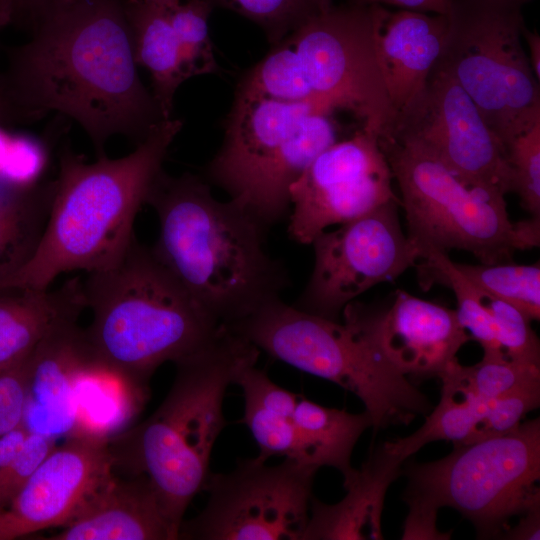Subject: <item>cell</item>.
I'll return each instance as SVG.
<instances>
[{
  "instance_id": "obj_1",
  "label": "cell",
  "mask_w": 540,
  "mask_h": 540,
  "mask_svg": "<svg viewBox=\"0 0 540 540\" xmlns=\"http://www.w3.org/2000/svg\"><path fill=\"white\" fill-rule=\"evenodd\" d=\"M11 48L0 91L18 123L76 121L97 156L115 135L143 142L165 119L142 83L123 0H63Z\"/></svg>"
},
{
  "instance_id": "obj_2",
  "label": "cell",
  "mask_w": 540,
  "mask_h": 540,
  "mask_svg": "<svg viewBox=\"0 0 540 540\" xmlns=\"http://www.w3.org/2000/svg\"><path fill=\"white\" fill-rule=\"evenodd\" d=\"M145 204L159 220L153 252L218 323L229 326L281 298L289 276L267 251L268 228L235 201L214 198L205 179L162 169Z\"/></svg>"
},
{
  "instance_id": "obj_3",
  "label": "cell",
  "mask_w": 540,
  "mask_h": 540,
  "mask_svg": "<svg viewBox=\"0 0 540 540\" xmlns=\"http://www.w3.org/2000/svg\"><path fill=\"white\" fill-rule=\"evenodd\" d=\"M183 121L164 120L130 154L93 163L67 145L40 242L28 262L0 280V289H47L65 272L110 267L133 239V224Z\"/></svg>"
},
{
  "instance_id": "obj_4",
  "label": "cell",
  "mask_w": 540,
  "mask_h": 540,
  "mask_svg": "<svg viewBox=\"0 0 540 540\" xmlns=\"http://www.w3.org/2000/svg\"><path fill=\"white\" fill-rule=\"evenodd\" d=\"M260 350L222 325L204 346L176 361L170 390L143 422L109 440L114 470L146 475L179 539L185 511L204 490L215 442L227 425L223 401Z\"/></svg>"
},
{
  "instance_id": "obj_5",
  "label": "cell",
  "mask_w": 540,
  "mask_h": 540,
  "mask_svg": "<svg viewBox=\"0 0 540 540\" xmlns=\"http://www.w3.org/2000/svg\"><path fill=\"white\" fill-rule=\"evenodd\" d=\"M82 289L95 361L138 385L149 386L161 364L198 350L222 326L135 236L117 262L88 273Z\"/></svg>"
},
{
  "instance_id": "obj_6",
  "label": "cell",
  "mask_w": 540,
  "mask_h": 540,
  "mask_svg": "<svg viewBox=\"0 0 540 540\" xmlns=\"http://www.w3.org/2000/svg\"><path fill=\"white\" fill-rule=\"evenodd\" d=\"M334 111L318 102H286L236 89L220 149L205 180L265 227L290 213V187L338 140Z\"/></svg>"
},
{
  "instance_id": "obj_7",
  "label": "cell",
  "mask_w": 540,
  "mask_h": 540,
  "mask_svg": "<svg viewBox=\"0 0 540 540\" xmlns=\"http://www.w3.org/2000/svg\"><path fill=\"white\" fill-rule=\"evenodd\" d=\"M228 327L259 350L301 371L329 380L365 405L374 431L407 425L427 415V397L360 332L281 298Z\"/></svg>"
},
{
  "instance_id": "obj_8",
  "label": "cell",
  "mask_w": 540,
  "mask_h": 540,
  "mask_svg": "<svg viewBox=\"0 0 540 540\" xmlns=\"http://www.w3.org/2000/svg\"><path fill=\"white\" fill-rule=\"evenodd\" d=\"M378 141L400 188L407 236L421 258L430 250L460 249L496 264L539 246L540 219L513 223L505 199L468 188L414 141L393 134Z\"/></svg>"
},
{
  "instance_id": "obj_9",
  "label": "cell",
  "mask_w": 540,
  "mask_h": 540,
  "mask_svg": "<svg viewBox=\"0 0 540 540\" xmlns=\"http://www.w3.org/2000/svg\"><path fill=\"white\" fill-rule=\"evenodd\" d=\"M407 506L452 507L480 538H501L513 516L540 504V419L470 444L427 463L403 464Z\"/></svg>"
},
{
  "instance_id": "obj_10",
  "label": "cell",
  "mask_w": 540,
  "mask_h": 540,
  "mask_svg": "<svg viewBox=\"0 0 540 540\" xmlns=\"http://www.w3.org/2000/svg\"><path fill=\"white\" fill-rule=\"evenodd\" d=\"M531 0H455L439 61L506 147L540 122L539 81L522 44Z\"/></svg>"
},
{
  "instance_id": "obj_11",
  "label": "cell",
  "mask_w": 540,
  "mask_h": 540,
  "mask_svg": "<svg viewBox=\"0 0 540 540\" xmlns=\"http://www.w3.org/2000/svg\"><path fill=\"white\" fill-rule=\"evenodd\" d=\"M376 5L331 6L306 20L282 42L310 100L352 112L378 137L395 113L378 60Z\"/></svg>"
},
{
  "instance_id": "obj_12",
  "label": "cell",
  "mask_w": 540,
  "mask_h": 540,
  "mask_svg": "<svg viewBox=\"0 0 540 540\" xmlns=\"http://www.w3.org/2000/svg\"><path fill=\"white\" fill-rule=\"evenodd\" d=\"M266 462L240 459L231 472H211L204 486L207 503L183 520L179 539L302 540L318 468L290 459Z\"/></svg>"
},
{
  "instance_id": "obj_13",
  "label": "cell",
  "mask_w": 540,
  "mask_h": 540,
  "mask_svg": "<svg viewBox=\"0 0 540 540\" xmlns=\"http://www.w3.org/2000/svg\"><path fill=\"white\" fill-rule=\"evenodd\" d=\"M386 134L418 143L468 188L497 199L513 192L504 145L439 60L422 92Z\"/></svg>"
},
{
  "instance_id": "obj_14",
  "label": "cell",
  "mask_w": 540,
  "mask_h": 540,
  "mask_svg": "<svg viewBox=\"0 0 540 540\" xmlns=\"http://www.w3.org/2000/svg\"><path fill=\"white\" fill-rule=\"evenodd\" d=\"M399 206L400 199L390 200L336 230L320 232L311 242L312 274L293 306L338 321L356 297L415 267L421 252L401 228Z\"/></svg>"
},
{
  "instance_id": "obj_15",
  "label": "cell",
  "mask_w": 540,
  "mask_h": 540,
  "mask_svg": "<svg viewBox=\"0 0 540 540\" xmlns=\"http://www.w3.org/2000/svg\"><path fill=\"white\" fill-rule=\"evenodd\" d=\"M378 136L360 128L320 153L290 187L288 234L311 244L328 227L399 199Z\"/></svg>"
},
{
  "instance_id": "obj_16",
  "label": "cell",
  "mask_w": 540,
  "mask_h": 540,
  "mask_svg": "<svg viewBox=\"0 0 540 540\" xmlns=\"http://www.w3.org/2000/svg\"><path fill=\"white\" fill-rule=\"evenodd\" d=\"M114 474L109 440L73 434L48 455L0 514V540L74 519Z\"/></svg>"
},
{
  "instance_id": "obj_17",
  "label": "cell",
  "mask_w": 540,
  "mask_h": 540,
  "mask_svg": "<svg viewBox=\"0 0 540 540\" xmlns=\"http://www.w3.org/2000/svg\"><path fill=\"white\" fill-rule=\"evenodd\" d=\"M344 323L367 338L386 360L409 380L439 375L457 359L471 336L456 310L398 290L385 311L351 302L342 311Z\"/></svg>"
},
{
  "instance_id": "obj_18",
  "label": "cell",
  "mask_w": 540,
  "mask_h": 540,
  "mask_svg": "<svg viewBox=\"0 0 540 540\" xmlns=\"http://www.w3.org/2000/svg\"><path fill=\"white\" fill-rule=\"evenodd\" d=\"M81 310L60 317L25 359V407L22 424L32 433L57 439L76 424L74 383L78 372L95 360Z\"/></svg>"
},
{
  "instance_id": "obj_19",
  "label": "cell",
  "mask_w": 540,
  "mask_h": 540,
  "mask_svg": "<svg viewBox=\"0 0 540 540\" xmlns=\"http://www.w3.org/2000/svg\"><path fill=\"white\" fill-rule=\"evenodd\" d=\"M420 448L411 436L386 441L360 469L343 477L346 496L335 504L312 497L302 540L383 539L381 516L386 492L404 462Z\"/></svg>"
},
{
  "instance_id": "obj_20",
  "label": "cell",
  "mask_w": 540,
  "mask_h": 540,
  "mask_svg": "<svg viewBox=\"0 0 540 540\" xmlns=\"http://www.w3.org/2000/svg\"><path fill=\"white\" fill-rule=\"evenodd\" d=\"M376 6L377 55L396 118L422 92L440 59L448 16Z\"/></svg>"
},
{
  "instance_id": "obj_21",
  "label": "cell",
  "mask_w": 540,
  "mask_h": 540,
  "mask_svg": "<svg viewBox=\"0 0 540 540\" xmlns=\"http://www.w3.org/2000/svg\"><path fill=\"white\" fill-rule=\"evenodd\" d=\"M116 476L50 540H176L157 492L143 474Z\"/></svg>"
},
{
  "instance_id": "obj_22",
  "label": "cell",
  "mask_w": 540,
  "mask_h": 540,
  "mask_svg": "<svg viewBox=\"0 0 540 540\" xmlns=\"http://www.w3.org/2000/svg\"><path fill=\"white\" fill-rule=\"evenodd\" d=\"M84 308L79 278L53 291L0 289V373L24 361L60 317Z\"/></svg>"
},
{
  "instance_id": "obj_23",
  "label": "cell",
  "mask_w": 540,
  "mask_h": 540,
  "mask_svg": "<svg viewBox=\"0 0 540 540\" xmlns=\"http://www.w3.org/2000/svg\"><path fill=\"white\" fill-rule=\"evenodd\" d=\"M137 66L151 75L152 94L165 120L178 87L189 79L167 8L149 0H123Z\"/></svg>"
},
{
  "instance_id": "obj_24",
  "label": "cell",
  "mask_w": 540,
  "mask_h": 540,
  "mask_svg": "<svg viewBox=\"0 0 540 540\" xmlns=\"http://www.w3.org/2000/svg\"><path fill=\"white\" fill-rule=\"evenodd\" d=\"M149 386L135 384L95 360L74 383L76 424L73 434L110 440L130 427L147 401Z\"/></svg>"
},
{
  "instance_id": "obj_25",
  "label": "cell",
  "mask_w": 540,
  "mask_h": 540,
  "mask_svg": "<svg viewBox=\"0 0 540 540\" xmlns=\"http://www.w3.org/2000/svg\"><path fill=\"white\" fill-rule=\"evenodd\" d=\"M55 181L16 187L0 179V280L34 254L44 232Z\"/></svg>"
},
{
  "instance_id": "obj_26",
  "label": "cell",
  "mask_w": 540,
  "mask_h": 540,
  "mask_svg": "<svg viewBox=\"0 0 540 540\" xmlns=\"http://www.w3.org/2000/svg\"><path fill=\"white\" fill-rule=\"evenodd\" d=\"M293 423L300 436L308 461L320 468L329 466L343 477L353 471L351 455L363 432L372 426L367 411L354 414L329 408L299 396Z\"/></svg>"
},
{
  "instance_id": "obj_27",
  "label": "cell",
  "mask_w": 540,
  "mask_h": 540,
  "mask_svg": "<svg viewBox=\"0 0 540 540\" xmlns=\"http://www.w3.org/2000/svg\"><path fill=\"white\" fill-rule=\"evenodd\" d=\"M442 387L438 404L412 436L423 447L439 440L464 445L486 412L488 402L480 398L461 374L456 359L439 375Z\"/></svg>"
},
{
  "instance_id": "obj_28",
  "label": "cell",
  "mask_w": 540,
  "mask_h": 540,
  "mask_svg": "<svg viewBox=\"0 0 540 540\" xmlns=\"http://www.w3.org/2000/svg\"><path fill=\"white\" fill-rule=\"evenodd\" d=\"M420 260L422 262L415 267L421 288L426 290L433 284L450 288L457 300L458 320L471 339L476 340L484 351H501L480 290L458 270L447 252L430 250Z\"/></svg>"
},
{
  "instance_id": "obj_29",
  "label": "cell",
  "mask_w": 540,
  "mask_h": 540,
  "mask_svg": "<svg viewBox=\"0 0 540 540\" xmlns=\"http://www.w3.org/2000/svg\"><path fill=\"white\" fill-rule=\"evenodd\" d=\"M458 270L480 291L520 310L531 321L540 317V264H462Z\"/></svg>"
},
{
  "instance_id": "obj_30",
  "label": "cell",
  "mask_w": 540,
  "mask_h": 540,
  "mask_svg": "<svg viewBox=\"0 0 540 540\" xmlns=\"http://www.w3.org/2000/svg\"><path fill=\"white\" fill-rule=\"evenodd\" d=\"M213 8L209 0L180 1L167 8L189 78L219 70L208 27Z\"/></svg>"
},
{
  "instance_id": "obj_31",
  "label": "cell",
  "mask_w": 540,
  "mask_h": 540,
  "mask_svg": "<svg viewBox=\"0 0 540 540\" xmlns=\"http://www.w3.org/2000/svg\"><path fill=\"white\" fill-rule=\"evenodd\" d=\"M256 23L274 46L319 12L316 0H209Z\"/></svg>"
},
{
  "instance_id": "obj_32",
  "label": "cell",
  "mask_w": 540,
  "mask_h": 540,
  "mask_svg": "<svg viewBox=\"0 0 540 540\" xmlns=\"http://www.w3.org/2000/svg\"><path fill=\"white\" fill-rule=\"evenodd\" d=\"M460 371L471 389L486 401L540 380V365L509 359L500 351H484L480 362L460 364Z\"/></svg>"
},
{
  "instance_id": "obj_33",
  "label": "cell",
  "mask_w": 540,
  "mask_h": 540,
  "mask_svg": "<svg viewBox=\"0 0 540 540\" xmlns=\"http://www.w3.org/2000/svg\"><path fill=\"white\" fill-rule=\"evenodd\" d=\"M243 422L258 444L257 457L260 459L267 461L270 457L281 456L301 464L311 465L292 418L244 401Z\"/></svg>"
},
{
  "instance_id": "obj_34",
  "label": "cell",
  "mask_w": 540,
  "mask_h": 540,
  "mask_svg": "<svg viewBox=\"0 0 540 540\" xmlns=\"http://www.w3.org/2000/svg\"><path fill=\"white\" fill-rule=\"evenodd\" d=\"M480 292L503 354L515 361L540 365V344L531 320L513 305Z\"/></svg>"
},
{
  "instance_id": "obj_35",
  "label": "cell",
  "mask_w": 540,
  "mask_h": 540,
  "mask_svg": "<svg viewBox=\"0 0 540 540\" xmlns=\"http://www.w3.org/2000/svg\"><path fill=\"white\" fill-rule=\"evenodd\" d=\"M513 175V192L531 218L540 219V122L517 136L507 147Z\"/></svg>"
},
{
  "instance_id": "obj_36",
  "label": "cell",
  "mask_w": 540,
  "mask_h": 540,
  "mask_svg": "<svg viewBox=\"0 0 540 540\" xmlns=\"http://www.w3.org/2000/svg\"><path fill=\"white\" fill-rule=\"evenodd\" d=\"M540 405V380L528 383L488 402L485 414L466 444L504 435ZM465 445V444H464Z\"/></svg>"
},
{
  "instance_id": "obj_37",
  "label": "cell",
  "mask_w": 540,
  "mask_h": 540,
  "mask_svg": "<svg viewBox=\"0 0 540 540\" xmlns=\"http://www.w3.org/2000/svg\"><path fill=\"white\" fill-rule=\"evenodd\" d=\"M48 161L44 141L27 134H11L0 179L16 187L39 183Z\"/></svg>"
},
{
  "instance_id": "obj_38",
  "label": "cell",
  "mask_w": 540,
  "mask_h": 540,
  "mask_svg": "<svg viewBox=\"0 0 540 540\" xmlns=\"http://www.w3.org/2000/svg\"><path fill=\"white\" fill-rule=\"evenodd\" d=\"M56 446V439L32 432L28 434L18 455L0 469V510L9 506Z\"/></svg>"
},
{
  "instance_id": "obj_39",
  "label": "cell",
  "mask_w": 540,
  "mask_h": 540,
  "mask_svg": "<svg viewBox=\"0 0 540 540\" xmlns=\"http://www.w3.org/2000/svg\"><path fill=\"white\" fill-rule=\"evenodd\" d=\"M234 384L242 388L244 401L288 418L293 417L300 395L278 386L255 365L243 369Z\"/></svg>"
},
{
  "instance_id": "obj_40",
  "label": "cell",
  "mask_w": 540,
  "mask_h": 540,
  "mask_svg": "<svg viewBox=\"0 0 540 540\" xmlns=\"http://www.w3.org/2000/svg\"><path fill=\"white\" fill-rule=\"evenodd\" d=\"M25 360L0 373V436L22 424L25 407Z\"/></svg>"
},
{
  "instance_id": "obj_41",
  "label": "cell",
  "mask_w": 540,
  "mask_h": 540,
  "mask_svg": "<svg viewBox=\"0 0 540 540\" xmlns=\"http://www.w3.org/2000/svg\"><path fill=\"white\" fill-rule=\"evenodd\" d=\"M63 0H1V21L3 28L14 26L29 30L50 8Z\"/></svg>"
},
{
  "instance_id": "obj_42",
  "label": "cell",
  "mask_w": 540,
  "mask_h": 540,
  "mask_svg": "<svg viewBox=\"0 0 540 540\" xmlns=\"http://www.w3.org/2000/svg\"><path fill=\"white\" fill-rule=\"evenodd\" d=\"M455 0H348V4L358 6L389 5L422 13L447 15Z\"/></svg>"
},
{
  "instance_id": "obj_43",
  "label": "cell",
  "mask_w": 540,
  "mask_h": 540,
  "mask_svg": "<svg viewBox=\"0 0 540 540\" xmlns=\"http://www.w3.org/2000/svg\"><path fill=\"white\" fill-rule=\"evenodd\" d=\"M540 504L521 515L516 526L508 528L501 538L505 539H539Z\"/></svg>"
},
{
  "instance_id": "obj_44",
  "label": "cell",
  "mask_w": 540,
  "mask_h": 540,
  "mask_svg": "<svg viewBox=\"0 0 540 540\" xmlns=\"http://www.w3.org/2000/svg\"><path fill=\"white\" fill-rule=\"evenodd\" d=\"M29 433L23 424H21L0 436V469L9 464L18 455Z\"/></svg>"
},
{
  "instance_id": "obj_45",
  "label": "cell",
  "mask_w": 540,
  "mask_h": 540,
  "mask_svg": "<svg viewBox=\"0 0 540 540\" xmlns=\"http://www.w3.org/2000/svg\"><path fill=\"white\" fill-rule=\"evenodd\" d=\"M522 37L525 39L528 47V59L534 76L540 80V35L537 30L523 29Z\"/></svg>"
},
{
  "instance_id": "obj_46",
  "label": "cell",
  "mask_w": 540,
  "mask_h": 540,
  "mask_svg": "<svg viewBox=\"0 0 540 540\" xmlns=\"http://www.w3.org/2000/svg\"><path fill=\"white\" fill-rule=\"evenodd\" d=\"M16 123H18V121L0 91V125L5 127Z\"/></svg>"
},
{
  "instance_id": "obj_47",
  "label": "cell",
  "mask_w": 540,
  "mask_h": 540,
  "mask_svg": "<svg viewBox=\"0 0 540 540\" xmlns=\"http://www.w3.org/2000/svg\"><path fill=\"white\" fill-rule=\"evenodd\" d=\"M11 134L8 133L3 126L0 125V170L5 161Z\"/></svg>"
},
{
  "instance_id": "obj_48",
  "label": "cell",
  "mask_w": 540,
  "mask_h": 540,
  "mask_svg": "<svg viewBox=\"0 0 540 540\" xmlns=\"http://www.w3.org/2000/svg\"><path fill=\"white\" fill-rule=\"evenodd\" d=\"M319 12H324L332 6V0H316Z\"/></svg>"
},
{
  "instance_id": "obj_49",
  "label": "cell",
  "mask_w": 540,
  "mask_h": 540,
  "mask_svg": "<svg viewBox=\"0 0 540 540\" xmlns=\"http://www.w3.org/2000/svg\"><path fill=\"white\" fill-rule=\"evenodd\" d=\"M155 4H158L160 6H163L165 8H169L171 7L172 5L180 2L181 0H149Z\"/></svg>"
},
{
  "instance_id": "obj_50",
  "label": "cell",
  "mask_w": 540,
  "mask_h": 540,
  "mask_svg": "<svg viewBox=\"0 0 540 540\" xmlns=\"http://www.w3.org/2000/svg\"><path fill=\"white\" fill-rule=\"evenodd\" d=\"M3 29L2 21H1V0H0V31Z\"/></svg>"
},
{
  "instance_id": "obj_51",
  "label": "cell",
  "mask_w": 540,
  "mask_h": 540,
  "mask_svg": "<svg viewBox=\"0 0 540 540\" xmlns=\"http://www.w3.org/2000/svg\"><path fill=\"white\" fill-rule=\"evenodd\" d=\"M2 510H0V514H1Z\"/></svg>"
}]
</instances>
